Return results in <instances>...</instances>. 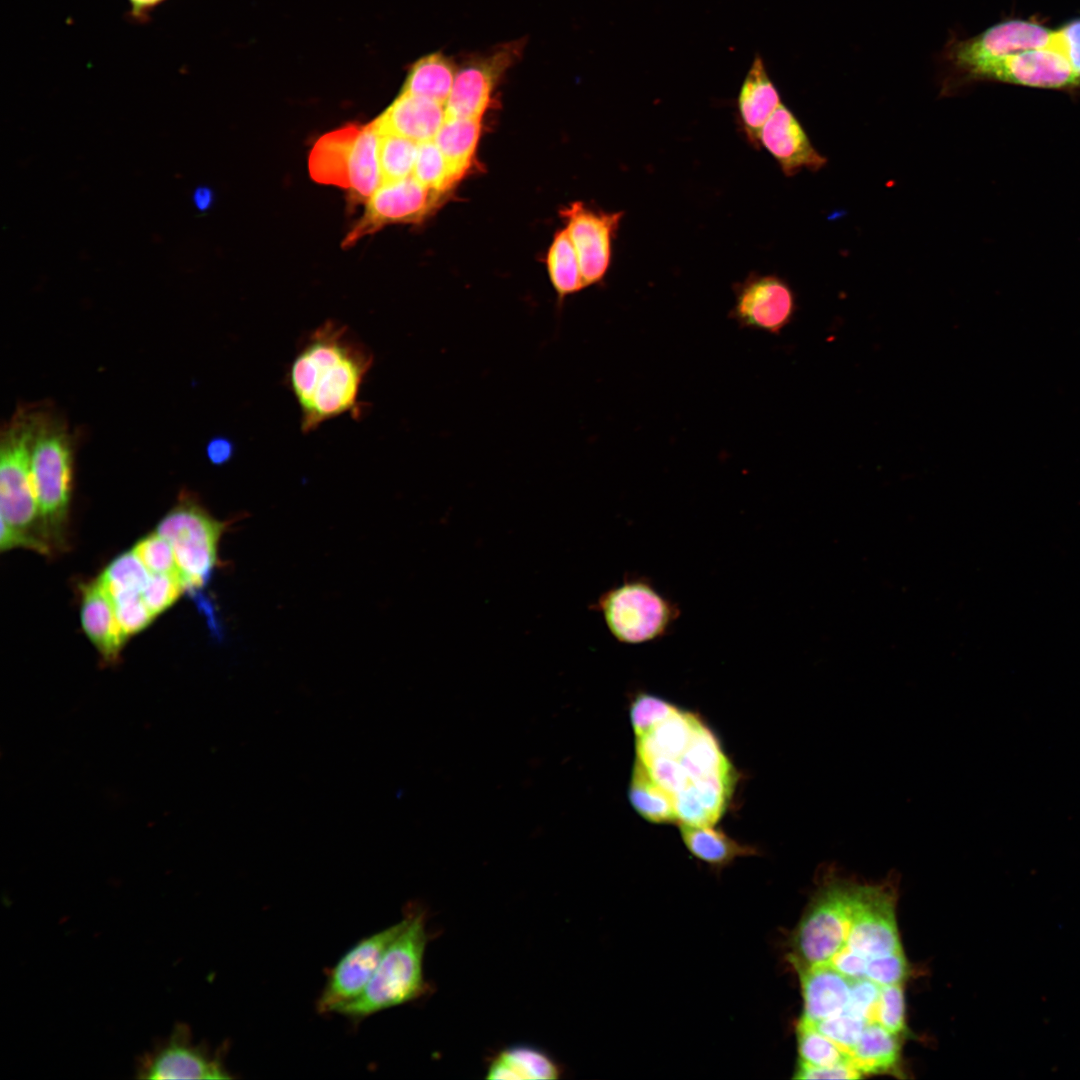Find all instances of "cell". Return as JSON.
Instances as JSON below:
<instances>
[{
  "label": "cell",
  "instance_id": "6da1fadb",
  "mask_svg": "<svg viewBox=\"0 0 1080 1080\" xmlns=\"http://www.w3.org/2000/svg\"><path fill=\"white\" fill-rule=\"evenodd\" d=\"M372 361L343 325L326 321L312 333L288 373L303 432L345 413L359 414L360 388Z\"/></svg>",
  "mask_w": 1080,
  "mask_h": 1080
},
{
  "label": "cell",
  "instance_id": "7a4b0ae2",
  "mask_svg": "<svg viewBox=\"0 0 1080 1080\" xmlns=\"http://www.w3.org/2000/svg\"><path fill=\"white\" fill-rule=\"evenodd\" d=\"M37 410L19 409L1 433V552L17 547L43 555L54 551L42 528L31 473V442Z\"/></svg>",
  "mask_w": 1080,
  "mask_h": 1080
},
{
  "label": "cell",
  "instance_id": "3957f363",
  "mask_svg": "<svg viewBox=\"0 0 1080 1080\" xmlns=\"http://www.w3.org/2000/svg\"><path fill=\"white\" fill-rule=\"evenodd\" d=\"M407 922L386 949L363 992L335 1013L361 1021L376 1013L422 997L428 989L423 972L429 940L425 912L409 911Z\"/></svg>",
  "mask_w": 1080,
  "mask_h": 1080
},
{
  "label": "cell",
  "instance_id": "277c9868",
  "mask_svg": "<svg viewBox=\"0 0 1080 1080\" xmlns=\"http://www.w3.org/2000/svg\"><path fill=\"white\" fill-rule=\"evenodd\" d=\"M30 463L45 537L53 550L63 549L72 493V443L65 425L40 409L31 442Z\"/></svg>",
  "mask_w": 1080,
  "mask_h": 1080
},
{
  "label": "cell",
  "instance_id": "5b68a950",
  "mask_svg": "<svg viewBox=\"0 0 1080 1080\" xmlns=\"http://www.w3.org/2000/svg\"><path fill=\"white\" fill-rule=\"evenodd\" d=\"M308 168L318 183L347 189L357 199L370 198L382 183L375 121L321 136L309 154Z\"/></svg>",
  "mask_w": 1080,
  "mask_h": 1080
},
{
  "label": "cell",
  "instance_id": "8992f818",
  "mask_svg": "<svg viewBox=\"0 0 1080 1080\" xmlns=\"http://www.w3.org/2000/svg\"><path fill=\"white\" fill-rule=\"evenodd\" d=\"M227 527V522L213 518L186 492L158 524L156 532L173 547L186 591L197 592L208 583L218 565V543Z\"/></svg>",
  "mask_w": 1080,
  "mask_h": 1080
},
{
  "label": "cell",
  "instance_id": "52a82bcc",
  "mask_svg": "<svg viewBox=\"0 0 1080 1080\" xmlns=\"http://www.w3.org/2000/svg\"><path fill=\"white\" fill-rule=\"evenodd\" d=\"M855 883L829 878L802 916L792 937L791 961L801 969L829 963L846 945Z\"/></svg>",
  "mask_w": 1080,
  "mask_h": 1080
},
{
  "label": "cell",
  "instance_id": "ba28073f",
  "mask_svg": "<svg viewBox=\"0 0 1080 1080\" xmlns=\"http://www.w3.org/2000/svg\"><path fill=\"white\" fill-rule=\"evenodd\" d=\"M600 608L610 632L626 644L663 637L678 617V609L647 581L632 579L608 591Z\"/></svg>",
  "mask_w": 1080,
  "mask_h": 1080
},
{
  "label": "cell",
  "instance_id": "9c48e42d",
  "mask_svg": "<svg viewBox=\"0 0 1080 1080\" xmlns=\"http://www.w3.org/2000/svg\"><path fill=\"white\" fill-rule=\"evenodd\" d=\"M139 1079H230L223 1054L194 1044L186 1024L175 1025L169 1037L138 1059Z\"/></svg>",
  "mask_w": 1080,
  "mask_h": 1080
},
{
  "label": "cell",
  "instance_id": "30bf717a",
  "mask_svg": "<svg viewBox=\"0 0 1080 1080\" xmlns=\"http://www.w3.org/2000/svg\"><path fill=\"white\" fill-rule=\"evenodd\" d=\"M1051 29L1026 20H1007L991 26L981 34L952 40L944 51V60L954 72L952 80L966 70L991 60L1049 45Z\"/></svg>",
  "mask_w": 1080,
  "mask_h": 1080
},
{
  "label": "cell",
  "instance_id": "8fae6325",
  "mask_svg": "<svg viewBox=\"0 0 1080 1080\" xmlns=\"http://www.w3.org/2000/svg\"><path fill=\"white\" fill-rule=\"evenodd\" d=\"M651 776L673 797L710 781L734 782L733 769L714 733L701 720L689 744L674 759L645 762Z\"/></svg>",
  "mask_w": 1080,
  "mask_h": 1080
},
{
  "label": "cell",
  "instance_id": "7c38bea8",
  "mask_svg": "<svg viewBox=\"0 0 1080 1080\" xmlns=\"http://www.w3.org/2000/svg\"><path fill=\"white\" fill-rule=\"evenodd\" d=\"M407 917L355 943L329 970L316 1002L320 1014L335 1013L358 997L373 977L386 949L400 933Z\"/></svg>",
  "mask_w": 1080,
  "mask_h": 1080
},
{
  "label": "cell",
  "instance_id": "4fadbf2b",
  "mask_svg": "<svg viewBox=\"0 0 1080 1080\" xmlns=\"http://www.w3.org/2000/svg\"><path fill=\"white\" fill-rule=\"evenodd\" d=\"M991 80L1034 88L1059 89L1080 85V76L1059 52L1039 48L978 64L953 79Z\"/></svg>",
  "mask_w": 1080,
  "mask_h": 1080
},
{
  "label": "cell",
  "instance_id": "5bb4252c",
  "mask_svg": "<svg viewBox=\"0 0 1080 1080\" xmlns=\"http://www.w3.org/2000/svg\"><path fill=\"white\" fill-rule=\"evenodd\" d=\"M846 946L866 959L902 951L888 885L855 884Z\"/></svg>",
  "mask_w": 1080,
  "mask_h": 1080
},
{
  "label": "cell",
  "instance_id": "9a60e30c",
  "mask_svg": "<svg viewBox=\"0 0 1080 1080\" xmlns=\"http://www.w3.org/2000/svg\"><path fill=\"white\" fill-rule=\"evenodd\" d=\"M735 303L729 318L740 328H750L778 335L795 318L796 295L783 278L750 273L734 288Z\"/></svg>",
  "mask_w": 1080,
  "mask_h": 1080
},
{
  "label": "cell",
  "instance_id": "2e32d148",
  "mask_svg": "<svg viewBox=\"0 0 1080 1080\" xmlns=\"http://www.w3.org/2000/svg\"><path fill=\"white\" fill-rule=\"evenodd\" d=\"M441 194L423 186L412 175L382 183L370 196L362 218L348 233L343 246L349 247L385 225L415 223L424 219L438 206Z\"/></svg>",
  "mask_w": 1080,
  "mask_h": 1080
},
{
  "label": "cell",
  "instance_id": "e0dca14e",
  "mask_svg": "<svg viewBox=\"0 0 1080 1080\" xmlns=\"http://www.w3.org/2000/svg\"><path fill=\"white\" fill-rule=\"evenodd\" d=\"M561 213L586 287L601 281L609 268L612 240L624 213L594 211L581 202H574Z\"/></svg>",
  "mask_w": 1080,
  "mask_h": 1080
},
{
  "label": "cell",
  "instance_id": "ac0fdd59",
  "mask_svg": "<svg viewBox=\"0 0 1080 1080\" xmlns=\"http://www.w3.org/2000/svg\"><path fill=\"white\" fill-rule=\"evenodd\" d=\"M759 146L773 156L786 176H794L803 169L815 172L827 163L813 147L799 120L784 104L763 125Z\"/></svg>",
  "mask_w": 1080,
  "mask_h": 1080
},
{
  "label": "cell",
  "instance_id": "d6986e66",
  "mask_svg": "<svg viewBox=\"0 0 1080 1080\" xmlns=\"http://www.w3.org/2000/svg\"><path fill=\"white\" fill-rule=\"evenodd\" d=\"M82 627L105 665H115L127 640L115 612V605L98 580L81 585Z\"/></svg>",
  "mask_w": 1080,
  "mask_h": 1080
},
{
  "label": "cell",
  "instance_id": "ffe728a7",
  "mask_svg": "<svg viewBox=\"0 0 1080 1080\" xmlns=\"http://www.w3.org/2000/svg\"><path fill=\"white\" fill-rule=\"evenodd\" d=\"M445 118V103L400 92L374 121L379 133H392L421 143L434 139Z\"/></svg>",
  "mask_w": 1080,
  "mask_h": 1080
},
{
  "label": "cell",
  "instance_id": "44dd1931",
  "mask_svg": "<svg viewBox=\"0 0 1080 1080\" xmlns=\"http://www.w3.org/2000/svg\"><path fill=\"white\" fill-rule=\"evenodd\" d=\"M803 997L801 1019L815 1023L842 1012L849 1001L852 980L829 963L798 969Z\"/></svg>",
  "mask_w": 1080,
  "mask_h": 1080
},
{
  "label": "cell",
  "instance_id": "7402d4cb",
  "mask_svg": "<svg viewBox=\"0 0 1080 1080\" xmlns=\"http://www.w3.org/2000/svg\"><path fill=\"white\" fill-rule=\"evenodd\" d=\"M781 104L778 90L772 83L762 58L756 56L737 98L740 121L748 141L753 146H759V134L763 125Z\"/></svg>",
  "mask_w": 1080,
  "mask_h": 1080
},
{
  "label": "cell",
  "instance_id": "603a6c76",
  "mask_svg": "<svg viewBox=\"0 0 1080 1080\" xmlns=\"http://www.w3.org/2000/svg\"><path fill=\"white\" fill-rule=\"evenodd\" d=\"M559 1065L544 1050L517 1044L501 1050L490 1062L488 1079H557Z\"/></svg>",
  "mask_w": 1080,
  "mask_h": 1080
},
{
  "label": "cell",
  "instance_id": "cb8c5ba5",
  "mask_svg": "<svg viewBox=\"0 0 1080 1080\" xmlns=\"http://www.w3.org/2000/svg\"><path fill=\"white\" fill-rule=\"evenodd\" d=\"M458 66L442 52L418 59L409 69L401 92L446 103L452 91Z\"/></svg>",
  "mask_w": 1080,
  "mask_h": 1080
},
{
  "label": "cell",
  "instance_id": "d4e9b609",
  "mask_svg": "<svg viewBox=\"0 0 1080 1080\" xmlns=\"http://www.w3.org/2000/svg\"><path fill=\"white\" fill-rule=\"evenodd\" d=\"M680 833L694 857L718 868L729 865L738 857L757 854L753 847L738 843L713 826L680 824Z\"/></svg>",
  "mask_w": 1080,
  "mask_h": 1080
},
{
  "label": "cell",
  "instance_id": "484cf974",
  "mask_svg": "<svg viewBox=\"0 0 1080 1080\" xmlns=\"http://www.w3.org/2000/svg\"><path fill=\"white\" fill-rule=\"evenodd\" d=\"M897 1034L877 1022H869L849 1060L862 1073H882L893 1070L900 1057Z\"/></svg>",
  "mask_w": 1080,
  "mask_h": 1080
},
{
  "label": "cell",
  "instance_id": "4316f807",
  "mask_svg": "<svg viewBox=\"0 0 1080 1080\" xmlns=\"http://www.w3.org/2000/svg\"><path fill=\"white\" fill-rule=\"evenodd\" d=\"M628 797L632 807L647 821L657 824L678 822L672 795L638 758L633 765Z\"/></svg>",
  "mask_w": 1080,
  "mask_h": 1080
},
{
  "label": "cell",
  "instance_id": "83f0119b",
  "mask_svg": "<svg viewBox=\"0 0 1080 1080\" xmlns=\"http://www.w3.org/2000/svg\"><path fill=\"white\" fill-rule=\"evenodd\" d=\"M481 119L446 117L434 142L460 177L471 166L480 137Z\"/></svg>",
  "mask_w": 1080,
  "mask_h": 1080
},
{
  "label": "cell",
  "instance_id": "f1b7e54d",
  "mask_svg": "<svg viewBox=\"0 0 1080 1080\" xmlns=\"http://www.w3.org/2000/svg\"><path fill=\"white\" fill-rule=\"evenodd\" d=\"M547 269L559 303L586 288L576 250L566 229L554 237L547 255Z\"/></svg>",
  "mask_w": 1080,
  "mask_h": 1080
},
{
  "label": "cell",
  "instance_id": "f546056e",
  "mask_svg": "<svg viewBox=\"0 0 1080 1080\" xmlns=\"http://www.w3.org/2000/svg\"><path fill=\"white\" fill-rule=\"evenodd\" d=\"M150 577L151 574L132 550L116 557L97 580L114 602L141 594Z\"/></svg>",
  "mask_w": 1080,
  "mask_h": 1080
},
{
  "label": "cell",
  "instance_id": "4dcf8cb0",
  "mask_svg": "<svg viewBox=\"0 0 1080 1080\" xmlns=\"http://www.w3.org/2000/svg\"><path fill=\"white\" fill-rule=\"evenodd\" d=\"M417 150L418 143L413 140L392 133H379V165L382 183L411 176Z\"/></svg>",
  "mask_w": 1080,
  "mask_h": 1080
},
{
  "label": "cell",
  "instance_id": "1f68e13d",
  "mask_svg": "<svg viewBox=\"0 0 1080 1080\" xmlns=\"http://www.w3.org/2000/svg\"><path fill=\"white\" fill-rule=\"evenodd\" d=\"M412 176L423 186L441 193L461 178L434 140L418 143Z\"/></svg>",
  "mask_w": 1080,
  "mask_h": 1080
},
{
  "label": "cell",
  "instance_id": "d6a6232c",
  "mask_svg": "<svg viewBox=\"0 0 1080 1080\" xmlns=\"http://www.w3.org/2000/svg\"><path fill=\"white\" fill-rule=\"evenodd\" d=\"M800 1062L828 1067L849 1060V1054L819 1032L813 1024L800 1019L797 1026Z\"/></svg>",
  "mask_w": 1080,
  "mask_h": 1080
},
{
  "label": "cell",
  "instance_id": "836d02e7",
  "mask_svg": "<svg viewBox=\"0 0 1080 1080\" xmlns=\"http://www.w3.org/2000/svg\"><path fill=\"white\" fill-rule=\"evenodd\" d=\"M133 551L150 574L180 576L172 545L157 532L142 538Z\"/></svg>",
  "mask_w": 1080,
  "mask_h": 1080
},
{
  "label": "cell",
  "instance_id": "e575fe53",
  "mask_svg": "<svg viewBox=\"0 0 1080 1080\" xmlns=\"http://www.w3.org/2000/svg\"><path fill=\"white\" fill-rule=\"evenodd\" d=\"M868 1023L865 1018L843 1010L834 1016L811 1024L842 1050L850 1054Z\"/></svg>",
  "mask_w": 1080,
  "mask_h": 1080
},
{
  "label": "cell",
  "instance_id": "d590c367",
  "mask_svg": "<svg viewBox=\"0 0 1080 1080\" xmlns=\"http://www.w3.org/2000/svg\"><path fill=\"white\" fill-rule=\"evenodd\" d=\"M677 710L676 706L654 695H637L630 708V720L636 738L650 732Z\"/></svg>",
  "mask_w": 1080,
  "mask_h": 1080
},
{
  "label": "cell",
  "instance_id": "8d00e7d4",
  "mask_svg": "<svg viewBox=\"0 0 1080 1080\" xmlns=\"http://www.w3.org/2000/svg\"><path fill=\"white\" fill-rule=\"evenodd\" d=\"M184 591L185 587L179 575L151 574L141 597L156 617L170 608Z\"/></svg>",
  "mask_w": 1080,
  "mask_h": 1080
},
{
  "label": "cell",
  "instance_id": "74e56055",
  "mask_svg": "<svg viewBox=\"0 0 1080 1080\" xmlns=\"http://www.w3.org/2000/svg\"><path fill=\"white\" fill-rule=\"evenodd\" d=\"M874 1022L898 1034L905 1029V1001L902 983L880 986Z\"/></svg>",
  "mask_w": 1080,
  "mask_h": 1080
},
{
  "label": "cell",
  "instance_id": "f35d334b",
  "mask_svg": "<svg viewBox=\"0 0 1080 1080\" xmlns=\"http://www.w3.org/2000/svg\"><path fill=\"white\" fill-rule=\"evenodd\" d=\"M114 605L119 626L126 638L147 628L155 618L141 594L118 599Z\"/></svg>",
  "mask_w": 1080,
  "mask_h": 1080
},
{
  "label": "cell",
  "instance_id": "ab89813d",
  "mask_svg": "<svg viewBox=\"0 0 1080 1080\" xmlns=\"http://www.w3.org/2000/svg\"><path fill=\"white\" fill-rule=\"evenodd\" d=\"M907 973V964L903 952L870 958L867 961L865 978L879 986L902 983Z\"/></svg>",
  "mask_w": 1080,
  "mask_h": 1080
},
{
  "label": "cell",
  "instance_id": "60d3db41",
  "mask_svg": "<svg viewBox=\"0 0 1080 1080\" xmlns=\"http://www.w3.org/2000/svg\"><path fill=\"white\" fill-rule=\"evenodd\" d=\"M880 986L868 978L852 980L849 1001L844 1010L874 1022Z\"/></svg>",
  "mask_w": 1080,
  "mask_h": 1080
},
{
  "label": "cell",
  "instance_id": "b9f144b4",
  "mask_svg": "<svg viewBox=\"0 0 1080 1080\" xmlns=\"http://www.w3.org/2000/svg\"><path fill=\"white\" fill-rule=\"evenodd\" d=\"M1062 54L1080 76V19L1053 30L1048 46Z\"/></svg>",
  "mask_w": 1080,
  "mask_h": 1080
},
{
  "label": "cell",
  "instance_id": "7bdbcfd3",
  "mask_svg": "<svg viewBox=\"0 0 1080 1080\" xmlns=\"http://www.w3.org/2000/svg\"><path fill=\"white\" fill-rule=\"evenodd\" d=\"M861 1073L854 1067L850 1060L828 1067H816L798 1063L795 1079H858Z\"/></svg>",
  "mask_w": 1080,
  "mask_h": 1080
},
{
  "label": "cell",
  "instance_id": "ee69618b",
  "mask_svg": "<svg viewBox=\"0 0 1080 1080\" xmlns=\"http://www.w3.org/2000/svg\"><path fill=\"white\" fill-rule=\"evenodd\" d=\"M867 961L868 959L845 945L831 958L829 964L847 978L855 980L865 978Z\"/></svg>",
  "mask_w": 1080,
  "mask_h": 1080
},
{
  "label": "cell",
  "instance_id": "f6af8a7d",
  "mask_svg": "<svg viewBox=\"0 0 1080 1080\" xmlns=\"http://www.w3.org/2000/svg\"><path fill=\"white\" fill-rule=\"evenodd\" d=\"M169 0H126V16L134 24H146L151 21L153 12Z\"/></svg>",
  "mask_w": 1080,
  "mask_h": 1080
},
{
  "label": "cell",
  "instance_id": "bcb514c9",
  "mask_svg": "<svg viewBox=\"0 0 1080 1080\" xmlns=\"http://www.w3.org/2000/svg\"><path fill=\"white\" fill-rule=\"evenodd\" d=\"M233 450L232 442L224 437L213 438L206 447L208 459L216 465L226 463L232 457Z\"/></svg>",
  "mask_w": 1080,
  "mask_h": 1080
},
{
  "label": "cell",
  "instance_id": "7dc6e473",
  "mask_svg": "<svg viewBox=\"0 0 1080 1080\" xmlns=\"http://www.w3.org/2000/svg\"><path fill=\"white\" fill-rule=\"evenodd\" d=\"M192 199L195 207L204 211L212 204L213 193L208 187L200 186L194 191Z\"/></svg>",
  "mask_w": 1080,
  "mask_h": 1080
}]
</instances>
